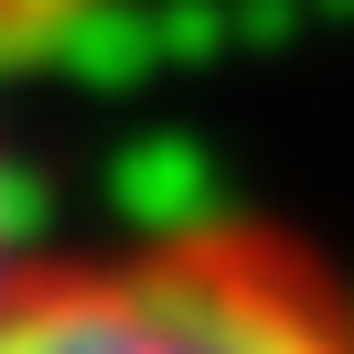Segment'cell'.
<instances>
[{
	"label": "cell",
	"instance_id": "3",
	"mask_svg": "<svg viewBox=\"0 0 354 354\" xmlns=\"http://www.w3.org/2000/svg\"><path fill=\"white\" fill-rule=\"evenodd\" d=\"M0 268H11V247H0Z\"/></svg>",
	"mask_w": 354,
	"mask_h": 354
},
{
	"label": "cell",
	"instance_id": "2",
	"mask_svg": "<svg viewBox=\"0 0 354 354\" xmlns=\"http://www.w3.org/2000/svg\"><path fill=\"white\" fill-rule=\"evenodd\" d=\"M118 11H140V0H0V54H54Z\"/></svg>",
	"mask_w": 354,
	"mask_h": 354
},
{
	"label": "cell",
	"instance_id": "1",
	"mask_svg": "<svg viewBox=\"0 0 354 354\" xmlns=\"http://www.w3.org/2000/svg\"><path fill=\"white\" fill-rule=\"evenodd\" d=\"M0 354H354V268L268 215H183L0 268Z\"/></svg>",
	"mask_w": 354,
	"mask_h": 354
}]
</instances>
